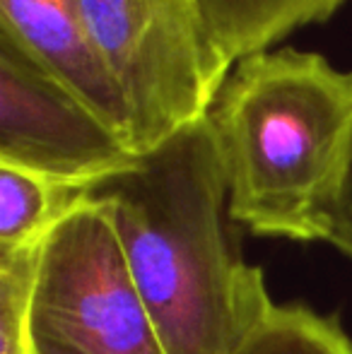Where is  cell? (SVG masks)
<instances>
[{
	"instance_id": "6da1fadb",
	"label": "cell",
	"mask_w": 352,
	"mask_h": 354,
	"mask_svg": "<svg viewBox=\"0 0 352 354\" xmlns=\"http://www.w3.org/2000/svg\"><path fill=\"white\" fill-rule=\"evenodd\" d=\"M87 198L106 207L169 354H232L272 311L263 270L244 261L232 232L225 162L207 113L89 186Z\"/></svg>"
},
{
	"instance_id": "7a4b0ae2",
	"label": "cell",
	"mask_w": 352,
	"mask_h": 354,
	"mask_svg": "<svg viewBox=\"0 0 352 354\" xmlns=\"http://www.w3.org/2000/svg\"><path fill=\"white\" fill-rule=\"evenodd\" d=\"M210 126L230 214L261 236L326 241L352 171V71L299 48L234 63Z\"/></svg>"
},
{
	"instance_id": "3957f363",
	"label": "cell",
	"mask_w": 352,
	"mask_h": 354,
	"mask_svg": "<svg viewBox=\"0 0 352 354\" xmlns=\"http://www.w3.org/2000/svg\"><path fill=\"white\" fill-rule=\"evenodd\" d=\"M145 154L210 111L234 66L212 44L198 0H77Z\"/></svg>"
},
{
	"instance_id": "277c9868",
	"label": "cell",
	"mask_w": 352,
	"mask_h": 354,
	"mask_svg": "<svg viewBox=\"0 0 352 354\" xmlns=\"http://www.w3.org/2000/svg\"><path fill=\"white\" fill-rule=\"evenodd\" d=\"M29 352L169 354L102 203L87 198L44 241Z\"/></svg>"
},
{
	"instance_id": "5b68a950",
	"label": "cell",
	"mask_w": 352,
	"mask_h": 354,
	"mask_svg": "<svg viewBox=\"0 0 352 354\" xmlns=\"http://www.w3.org/2000/svg\"><path fill=\"white\" fill-rule=\"evenodd\" d=\"M136 159L116 128L0 29V164L89 188Z\"/></svg>"
},
{
	"instance_id": "8992f818",
	"label": "cell",
	"mask_w": 352,
	"mask_h": 354,
	"mask_svg": "<svg viewBox=\"0 0 352 354\" xmlns=\"http://www.w3.org/2000/svg\"><path fill=\"white\" fill-rule=\"evenodd\" d=\"M0 29L116 128L133 149L126 102L89 37L77 0H0Z\"/></svg>"
},
{
	"instance_id": "52a82bcc",
	"label": "cell",
	"mask_w": 352,
	"mask_h": 354,
	"mask_svg": "<svg viewBox=\"0 0 352 354\" xmlns=\"http://www.w3.org/2000/svg\"><path fill=\"white\" fill-rule=\"evenodd\" d=\"M348 0H198L212 44L230 66L324 24Z\"/></svg>"
},
{
	"instance_id": "ba28073f",
	"label": "cell",
	"mask_w": 352,
	"mask_h": 354,
	"mask_svg": "<svg viewBox=\"0 0 352 354\" xmlns=\"http://www.w3.org/2000/svg\"><path fill=\"white\" fill-rule=\"evenodd\" d=\"M85 201V186L0 164V256L44 246L48 234Z\"/></svg>"
},
{
	"instance_id": "9c48e42d",
	"label": "cell",
	"mask_w": 352,
	"mask_h": 354,
	"mask_svg": "<svg viewBox=\"0 0 352 354\" xmlns=\"http://www.w3.org/2000/svg\"><path fill=\"white\" fill-rule=\"evenodd\" d=\"M232 354H352V337L335 316L275 304Z\"/></svg>"
},
{
	"instance_id": "30bf717a",
	"label": "cell",
	"mask_w": 352,
	"mask_h": 354,
	"mask_svg": "<svg viewBox=\"0 0 352 354\" xmlns=\"http://www.w3.org/2000/svg\"><path fill=\"white\" fill-rule=\"evenodd\" d=\"M41 246L0 256V354L29 352V313Z\"/></svg>"
},
{
	"instance_id": "8fae6325",
	"label": "cell",
	"mask_w": 352,
	"mask_h": 354,
	"mask_svg": "<svg viewBox=\"0 0 352 354\" xmlns=\"http://www.w3.org/2000/svg\"><path fill=\"white\" fill-rule=\"evenodd\" d=\"M326 243L338 248L340 253H345L352 261V171L348 183H345L343 196L338 201V207H335L333 217H331V229L328 236H326Z\"/></svg>"
}]
</instances>
